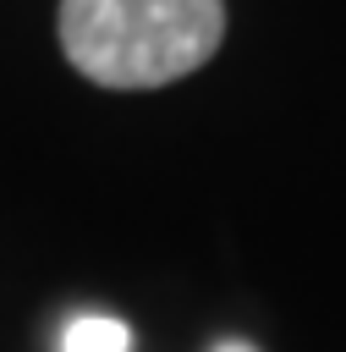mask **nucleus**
<instances>
[{
    "label": "nucleus",
    "mask_w": 346,
    "mask_h": 352,
    "mask_svg": "<svg viewBox=\"0 0 346 352\" xmlns=\"http://www.w3.org/2000/svg\"><path fill=\"white\" fill-rule=\"evenodd\" d=\"M60 352H132V330L110 314H77L60 336Z\"/></svg>",
    "instance_id": "2"
},
{
    "label": "nucleus",
    "mask_w": 346,
    "mask_h": 352,
    "mask_svg": "<svg viewBox=\"0 0 346 352\" xmlns=\"http://www.w3.org/2000/svg\"><path fill=\"white\" fill-rule=\"evenodd\" d=\"M214 352H258V346H247V341H220Z\"/></svg>",
    "instance_id": "3"
},
{
    "label": "nucleus",
    "mask_w": 346,
    "mask_h": 352,
    "mask_svg": "<svg viewBox=\"0 0 346 352\" xmlns=\"http://www.w3.org/2000/svg\"><path fill=\"white\" fill-rule=\"evenodd\" d=\"M60 55L99 88H165L214 60L225 0H60Z\"/></svg>",
    "instance_id": "1"
}]
</instances>
